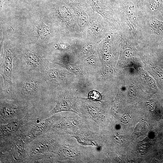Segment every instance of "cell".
<instances>
[{
	"label": "cell",
	"instance_id": "1",
	"mask_svg": "<svg viewBox=\"0 0 163 163\" xmlns=\"http://www.w3.org/2000/svg\"><path fill=\"white\" fill-rule=\"evenodd\" d=\"M56 119L53 116L31 124L21 134V139L25 142H30L43 135L50 129Z\"/></svg>",
	"mask_w": 163,
	"mask_h": 163
},
{
	"label": "cell",
	"instance_id": "2",
	"mask_svg": "<svg viewBox=\"0 0 163 163\" xmlns=\"http://www.w3.org/2000/svg\"><path fill=\"white\" fill-rule=\"evenodd\" d=\"M13 55L9 48L5 49L1 74L3 78L4 86L7 93L11 91L12 87V72Z\"/></svg>",
	"mask_w": 163,
	"mask_h": 163
},
{
	"label": "cell",
	"instance_id": "3",
	"mask_svg": "<svg viewBox=\"0 0 163 163\" xmlns=\"http://www.w3.org/2000/svg\"><path fill=\"white\" fill-rule=\"evenodd\" d=\"M0 111L1 125L20 120L18 118L20 117L18 107L13 103L6 100L2 101Z\"/></svg>",
	"mask_w": 163,
	"mask_h": 163
},
{
	"label": "cell",
	"instance_id": "4",
	"mask_svg": "<svg viewBox=\"0 0 163 163\" xmlns=\"http://www.w3.org/2000/svg\"><path fill=\"white\" fill-rule=\"evenodd\" d=\"M34 141L29 147L28 154L30 156L41 155L52 151V140L47 137Z\"/></svg>",
	"mask_w": 163,
	"mask_h": 163
},
{
	"label": "cell",
	"instance_id": "5",
	"mask_svg": "<svg viewBox=\"0 0 163 163\" xmlns=\"http://www.w3.org/2000/svg\"><path fill=\"white\" fill-rule=\"evenodd\" d=\"M27 121V118L25 116L21 119L0 125L1 138H8L13 135Z\"/></svg>",
	"mask_w": 163,
	"mask_h": 163
},
{
	"label": "cell",
	"instance_id": "6",
	"mask_svg": "<svg viewBox=\"0 0 163 163\" xmlns=\"http://www.w3.org/2000/svg\"><path fill=\"white\" fill-rule=\"evenodd\" d=\"M74 106V104H72L71 101L68 97L64 96L61 97L57 100L55 106L50 112V114L52 115L65 111L78 112V110Z\"/></svg>",
	"mask_w": 163,
	"mask_h": 163
},
{
	"label": "cell",
	"instance_id": "7",
	"mask_svg": "<svg viewBox=\"0 0 163 163\" xmlns=\"http://www.w3.org/2000/svg\"><path fill=\"white\" fill-rule=\"evenodd\" d=\"M39 87L38 82L34 80L27 82L22 88L21 93L26 97H30L34 94L37 92Z\"/></svg>",
	"mask_w": 163,
	"mask_h": 163
},
{
	"label": "cell",
	"instance_id": "8",
	"mask_svg": "<svg viewBox=\"0 0 163 163\" xmlns=\"http://www.w3.org/2000/svg\"><path fill=\"white\" fill-rule=\"evenodd\" d=\"M23 58L26 64L31 67L37 66L40 64L41 61L38 54L32 52H27L24 53Z\"/></svg>",
	"mask_w": 163,
	"mask_h": 163
},
{
	"label": "cell",
	"instance_id": "9",
	"mask_svg": "<svg viewBox=\"0 0 163 163\" xmlns=\"http://www.w3.org/2000/svg\"><path fill=\"white\" fill-rule=\"evenodd\" d=\"M59 155L67 158H72L78 156L79 153L75 148L70 146H65L59 151Z\"/></svg>",
	"mask_w": 163,
	"mask_h": 163
},
{
	"label": "cell",
	"instance_id": "10",
	"mask_svg": "<svg viewBox=\"0 0 163 163\" xmlns=\"http://www.w3.org/2000/svg\"><path fill=\"white\" fill-rule=\"evenodd\" d=\"M37 34L38 37L40 39H45L50 34V28L43 23H40L37 27Z\"/></svg>",
	"mask_w": 163,
	"mask_h": 163
},
{
	"label": "cell",
	"instance_id": "11",
	"mask_svg": "<svg viewBox=\"0 0 163 163\" xmlns=\"http://www.w3.org/2000/svg\"><path fill=\"white\" fill-rule=\"evenodd\" d=\"M88 98L89 99L94 101H100L101 98V95L97 91H92L89 93Z\"/></svg>",
	"mask_w": 163,
	"mask_h": 163
},
{
	"label": "cell",
	"instance_id": "12",
	"mask_svg": "<svg viewBox=\"0 0 163 163\" xmlns=\"http://www.w3.org/2000/svg\"><path fill=\"white\" fill-rule=\"evenodd\" d=\"M59 74L60 73L57 70L53 69H49L47 72L48 77L52 79H55L59 77Z\"/></svg>",
	"mask_w": 163,
	"mask_h": 163
},
{
	"label": "cell",
	"instance_id": "13",
	"mask_svg": "<svg viewBox=\"0 0 163 163\" xmlns=\"http://www.w3.org/2000/svg\"><path fill=\"white\" fill-rule=\"evenodd\" d=\"M88 111L90 115L93 117L95 119L99 117V112L94 107H88Z\"/></svg>",
	"mask_w": 163,
	"mask_h": 163
},
{
	"label": "cell",
	"instance_id": "14",
	"mask_svg": "<svg viewBox=\"0 0 163 163\" xmlns=\"http://www.w3.org/2000/svg\"><path fill=\"white\" fill-rule=\"evenodd\" d=\"M9 0H0V7H2V5L4 2L6 1H8Z\"/></svg>",
	"mask_w": 163,
	"mask_h": 163
}]
</instances>
